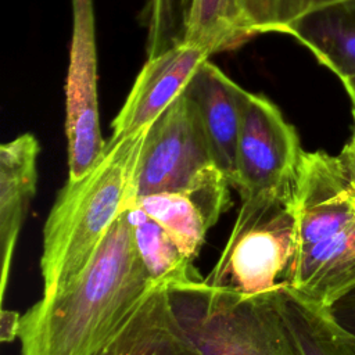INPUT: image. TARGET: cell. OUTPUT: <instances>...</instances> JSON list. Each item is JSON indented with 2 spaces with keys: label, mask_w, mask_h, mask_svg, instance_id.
<instances>
[{
  "label": "cell",
  "mask_w": 355,
  "mask_h": 355,
  "mask_svg": "<svg viewBox=\"0 0 355 355\" xmlns=\"http://www.w3.org/2000/svg\"><path fill=\"white\" fill-rule=\"evenodd\" d=\"M157 288L137 252L126 207L85 270L21 315V355H97Z\"/></svg>",
  "instance_id": "6da1fadb"
},
{
  "label": "cell",
  "mask_w": 355,
  "mask_h": 355,
  "mask_svg": "<svg viewBox=\"0 0 355 355\" xmlns=\"http://www.w3.org/2000/svg\"><path fill=\"white\" fill-rule=\"evenodd\" d=\"M150 126V125H148ZM148 126L107 140L104 153L79 180H67L43 225L42 297L68 287L89 265L121 212L136 200V176Z\"/></svg>",
  "instance_id": "7a4b0ae2"
},
{
  "label": "cell",
  "mask_w": 355,
  "mask_h": 355,
  "mask_svg": "<svg viewBox=\"0 0 355 355\" xmlns=\"http://www.w3.org/2000/svg\"><path fill=\"white\" fill-rule=\"evenodd\" d=\"M291 191H266L241 198L236 222L214 268L204 277L212 287L247 298L286 286L297 251Z\"/></svg>",
  "instance_id": "3957f363"
},
{
  "label": "cell",
  "mask_w": 355,
  "mask_h": 355,
  "mask_svg": "<svg viewBox=\"0 0 355 355\" xmlns=\"http://www.w3.org/2000/svg\"><path fill=\"white\" fill-rule=\"evenodd\" d=\"M302 151L295 128L279 107L263 94L244 90L233 184L240 198L291 191Z\"/></svg>",
  "instance_id": "277c9868"
},
{
  "label": "cell",
  "mask_w": 355,
  "mask_h": 355,
  "mask_svg": "<svg viewBox=\"0 0 355 355\" xmlns=\"http://www.w3.org/2000/svg\"><path fill=\"white\" fill-rule=\"evenodd\" d=\"M214 158L200 112L184 90L148 126L136 176V198L187 186Z\"/></svg>",
  "instance_id": "5b68a950"
},
{
  "label": "cell",
  "mask_w": 355,
  "mask_h": 355,
  "mask_svg": "<svg viewBox=\"0 0 355 355\" xmlns=\"http://www.w3.org/2000/svg\"><path fill=\"white\" fill-rule=\"evenodd\" d=\"M72 39L65 82L68 180L86 176L104 153L97 96V49L93 0H71Z\"/></svg>",
  "instance_id": "8992f818"
},
{
  "label": "cell",
  "mask_w": 355,
  "mask_h": 355,
  "mask_svg": "<svg viewBox=\"0 0 355 355\" xmlns=\"http://www.w3.org/2000/svg\"><path fill=\"white\" fill-rule=\"evenodd\" d=\"M166 293L183 336L198 355H259L252 298L204 279Z\"/></svg>",
  "instance_id": "52a82bcc"
},
{
  "label": "cell",
  "mask_w": 355,
  "mask_h": 355,
  "mask_svg": "<svg viewBox=\"0 0 355 355\" xmlns=\"http://www.w3.org/2000/svg\"><path fill=\"white\" fill-rule=\"evenodd\" d=\"M290 202L297 251L355 223V197L338 155L302 151Z\"/></svg>",
  "instance_id": "ba28073f"
},
{
  "label": "cell",
  "mask_w": 355,
  "mask_h": 355,
  "mask_svg": "<svg viewBox=\"0 0 355 355\" xmlns=\"http://www.w3.org/2000/svg\"><path fill=\"white\" fill-rule=\"evenodd\" d=\"M230 187L226 175L214 165L184 187L140 196L132 205L153 218L194 262L208 230L232 205Z\"/></svg>",
  "instance_id": "9c48e42d"
},
{
  "label": "cell",
  "mask_w": 355,
  "mask_h": 355,
  "mask_svg": "<svg viewBox=\"0 0 355 355\" xmlns=\"http://www.w3.org/2000/svg\"><path fill=\"white\" fill-rule=\"evenodd\" d=\"M209 55L212 53L208 49L184 42L158 57L147 58L112 121L110 139H123L151 125L184 90Z\"/></svg>",
  "instance_id": "30bf717a"
},
{
  "label": "cell",
  "mask_w": 355,
  "mask_h": 355,
  "mask_svg": "<svg viewBox=\"0 0 355 355\" xmlns=\"http://www.w3.org/2000/svg\"><path fill=\"white\" fill-rule=\"evenodd\" d=\"M286 286L326 309L355 291V223L295 252Z\"/></svg>",
  "instance_id": "8fae6325"
},
{
  "label": "cell",
  "mask_w": 355,
  "mask_h": 355,
  "mask_svg": "<svg viewBox=\"0 0 355 355\" xmlns=\"http://www.w3.org/2000/svg\"><path fill=\"white\" fill-rule=\"evenodd\" d=\"M40 144L32 133H22L0 147V304L4 298L19 234L37 187Z\"/></svg>",
  "instance_id": "7c38bea8"
},
{
  "label": "cell",
  "mask_w": 355,
  "mask_h": 355,
  "mask_svg": "<svg viewBox=\"0 0 355 355\" xmlns=\"http://www.w3.org/2000/svg\"><path fill=\"white\" fill-rule=\"evenodd\" d=\"M243 92V87L209 60L200 65L184 87V93L194 101L200 112L214 162L226 175L232 187L236 180Z\"/></svg>",
  "instance_id": "4fadbf2b"
},
{
  "label": "cell",
  "mask_w": 355,
  "mask_h": 355,
  "mask_svg": "<svg viewBox=\"0 0 355 355\" xmlns=\"http://www.w3.org/2000/svg\"><path fill=\"white\" fill-rule=\"evenodd\" d=\"M343 85L355 79V0H341L316 8L287 31Z\"/></svg>",
  "instance_id": "5bb4252c"
},
{
  "label": "cell",
  "mask_w": 355,
  "mask_h": 355,
  "mask_svg": "<svg viewBox=\"0 0 355 355\" xmlns=\"http://www.w3.org/2000/svg\"><path fill=\"white\" fill-rule=\"evenodd\" d=\"M108 355H198L183 336L166 290H154L107 348Z\"/></svg>",
  "instance_id": "9a60e30c"
},
{
  "label": "cell",
  "mask_w": 355,
  "mask_h": 355,
  "mask_svg": "<svg viewBox=\"0 0 355 355\" xmlns=\"http://www.w3.org/2000/svg\"><path fill=\"white\" fill-rule=\"evenodd\" d=\"M275 300L300 355H355V333L331 309L304 300L287 286L276 291Z\"/></svg>",
  "instance_id": "2e32d148"
},
{
  "label": "cell",
  "mask_w": 355,
  "mask_h": 355,
  "mask_svg": "<svg viewBox=\"0 0 355 355\" xmlns=\"http://www.w3.org/2000/svg\"><path fill=\"white\" fill-rule=\"evenodd\" d=\"M129 219L140 259L155 287L173 288L202 279L175 240L141 208L129 205Z\"/></svg>",
  "instance_id": "e0dca14e"
},
{
  "label": "cell",
  "mask_w": 355,
  "mask_h": 355,
  "mask_svg": "<svg viewBox=\"0 0 355 355\" xmlns=\"http://www.w3.org/2000/svg\"><path fill=\"white\" fill-rule=\"evenodd\" d=\"M250 39L237 0H194L184 42L214 54L234 50Z\"/></svg>",
  "instance_id": "ac0fdd59"
},
{
  "label": "cell",
  "mask_w": 355,
  "mask_h": 355,
  "mask_svg": "<svg viewBox=\"0 0 355 355\" xmlns=\"http://www.w3.org/2000/svg\"><path fill=\"white\" fill-rule=\"evenodd\" d=\"M194 0H148L144 8L147 58L184 43Z\"/></svg>",
  "instance_id": "d6986e66"
},
{
  "label": "cell",
  "mask_w": 355,
  "mask_h": 355,
  "mask_svg": "<svg viewBox=\"0 0 355 355\" xmlns=\"http://www.w3.org/2000/svg\"><path fill=\"white\" fill-rule=\"evenodd\" d=\"M251 39L261 33H286L302 15L341 0H237Z\"/></svg>",
  "instance_id": "ffe728a7"
},
{
  "label": "cell",
  "mask_w": 355,
  "mask_h": 355,
  "mask_svg": "<svg viewBox=\"0 0 355 355\" xmlns=\"http://www.w3.org/2000/svg\"><path fill=\"white\" fill-rule=\"evenodd\" d=\"M275 294L276 291L252 298L259 355H300L279 312Z\"/></svg>",
  "instance_id": "44dd1931"
},
{
  "label": "cell",
  "mask_w": 355,
  "mask_h": 355,
  "mask_svg": "<svg viewBox=\"0 0 355 355\" xmlns=\"http://www.w3.org/2000/svg\"><path fill=\"white\" fill-rule=\"evenodd\" d=\"M352 119H354V128H352L351 137L343 147L338 157L343 161V165L348 175V180L355 197V104H352Z\"/></svg>",
  "instance_id": "7402d4cb"
},
{
  "label": "cell",
  "mask_w": 355,
  "mask_h": 355,
  "mask_svg": "<svg viewBox=\"0 0 355 355\" xmlns=\"http://www.w3.org/2000/svg\"><path fill=\"white\" fill-rule=\"evenodd\" d=\"M19 318L21 315L14 311H7L1 308L0 312V324H1V334L0 338L3 343H8L18 337V327H19Z\"/></svg>",
  "instance_id": "603a6c76"
},
{
  "label": "cell",
  "mask_w": 355,
  "mask_h": 355,
  "mask_svg": "<svg viewBox=\"0 0 355 355\" xmlns=\"http://www.w3.org/2000/svg\"><path fill=\"white\" fill-rule=\"evenodd\" d=\"M343 86H344V89H345V92H347V94H348L351 103L355 104V79L351 80V82H348V83H345V85H343Z\"/></svg>",
  "instance_id": "cb8c5ba5"
},
{
  "label": "cell",
  "mask_w": 355,
  "mask_h": 355,
  "mask_svg": "<svg viewBox=\"0 0 355 355\" xmlns=\"http://www.w3.org/2000/svg\"><path fill=\"white\" fill-rule=\"evenodd\" d=\"M97 355H108V352H107V349H105V351H103V352H100V354H97Z\"/></svg>",
  "instance_id": "d4e9b609"
}]
</instances>
